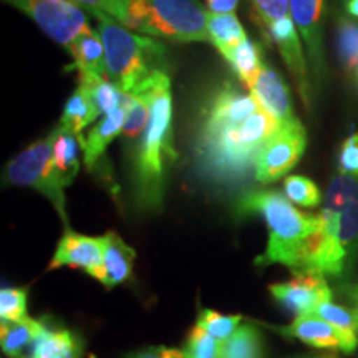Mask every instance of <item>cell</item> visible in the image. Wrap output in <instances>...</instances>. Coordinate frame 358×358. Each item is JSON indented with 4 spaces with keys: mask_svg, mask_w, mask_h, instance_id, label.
<instances>
[{
    "mask_svg": "<svg viewBox=\"0 0 358 358\" xmlns=\"http://www.w3.org/2000/svg\"><path fill=\"white\" fill-rule=\"evenodd\" d=\"M338 168L340 173L358 178V131L352 133L343 141L342 150H340Z\"/></svg>",
    "mask_w": 358,
    "mask_h": 358,
    "instance_id": "obj_34",
    "label": "cell"
},
{
    "mask_svg": "<svg viewBox=\"0 0 358 358\" xmlns=\"http://www.w3.org/2000/svg\"><path fill=\"white\" fill-rule=\"evenodd\" d=\"M306 148L307 133L302 123L297 118L282 123L254 161L256 179L261 185L277 181L299 163Z\"/></svg>",
    "mask_w": 358,
    "mask_h": 358,
    "instance_id": "obj_9",
    "label": "cell"
},
{
    "mask_svg": "<svg viewBox=\"0 0 358 358\" xmlns=\"http://www.w3.org/2000/svg\"><path fill=\"white\" fill-rule=\"evenodd\" d=\"M222 343L196 325L187 335L182 358H219Z\"/></svg>",
    "mask_w": 358,
    "mask_h": 358,
    "instance_id": "obj_30",
    "label": "cell"
},
{
    "mask_svg": "<svg viewBox=\"0 0 358 358\" xmlns=\"http://www.w3.org/2000/svg\"><path fill=\"white\" fill-rule=\"evenodd\" d=\"M241 315H222V313L209 310V308H203L199 312L196 325L206 330L209 335H213L214 338H217L219 342L224 343L226 340H229L237 329L241 327Z\"/></svg>",
    "mask_w": 358,
    "mask_h": 358,
    "instance_id": "obj_28",
    "label": "cell"
},
{
    "mask_svg": "<svg viewBox=\"0 0 358 358\" xmlns=\"http://www.w3.org/2000/svg\"><path fill=\"white\" fill-rule=\"evenodd\" d=\"M272 297L295 315H312L322 303L332 302V289L324 275L315 272H294L287 282L272 284Z\"/></svg>",
    "mask_w": 358,
    "mask_h": 358,
    "instance_id": "obj_10",
    "label": "cell"
},
{
    "mask_svg": "<svg viewBox=\"0 0 358 358\" xmlns=\"http://www.w3.org/2000/svg\"><path fill=\"white\" fill-rule=\"evenodd\" d=\"M27 297L29 290L17 287H3L0 290V320L2 324H12L25 319Z\"/></svg>",
    "mask_w": 358,
    "mask_h": 358,
    "instance_id": "obj_32",
    "label": "cell"
},
{
    "mask_svg": "<svg viewBox=\"0 0 358 358\" xmlns=\"http://www.w3.org/2000/svg\"><path fill=\"white\" fill-rule=\"evenodd\" d=\"M118 22L174 42H209L208 12L199 0H124Z\"/></svg>",
    "mask_w": 358,
    "mask_h": 358,
    "instance_id": "obj_6",
    "label": "cell"
},
{
    "mask_svg": "<svg viewBox=\"0 0 358 358\" xmlns=\"http://www.w3.org/2000/svg\"><path fill=\"white\" fill-rule=\"evenodd\" d=\"M236 211L241 216L259 214L266 221L267 248L256 259V266L282 264L292 272L301 271L308 245L320 231L319 214L299 211L289 198L277 191L245 192Z\"/></svg>",
    "mask_w": 358,
    "mask_h": 358,
    "instance_id": "obj_4",
    "label": "cell"
},
{
    "mask_svg": "<svg viewBox=\"0 0 358 358\" xmlns=\"http://www.w3.org/2000/svg\"><path fill=\"white\" fill-rule=\"evenodd\" d=\"M219 358H266L264 338L257 327L245 324L222 343Z\"/></svg>",
    "mask_w": 358,
    "mask_h": 358,
    "instance_id": "obj_25",
    "label": "cell"
},
{
    "mask_svg": "<svg viewBox=\"0 0 358 358\" xmlns=\"http://www.w3.org/2000/svg\"><path fill=\"white\" fill-rule=\"evenodd\" d=\"M319 217L320 231L299 272L347 279L358 259V178L343 173L332 178Z\"/></svg>",
    "mask_w": 358,
    "mask_h": 358,
    "instance_id": "obj_1",
    "label": "cell"
},
{
    "mask_svg": "<svg viewBox=\"0 0 358 358\" xmlns=\"http://www.w3.org/2000/svg\"><path fill=\"white\" fill-rule=\"evenodd\" d=\"M127 358H182V352L164 345H150L128 353Z\"/></svg>",
    "mask_w": 358,
    "mask_h": 358,
    "instance_id": "obj_35",
    "label": "cell"
},
{
    "mask_svg": "<svg viewBox=\"0 0 358 358\" xmlns=\"http://www.w3.org/2000/svg\"><path fill=\"white\" fill-rule=\"evenodd\" d=\"M101 241L105 254V279L101 284L106 289H113L131 275L136 252L115 231L106 232Z\"/></svg>",
    "mask_w": 358,
    "mask_h": 358,
    "instance_id": "obj_18",
    "label": "cell"
},
{
    "mask_svg": "<svg viewBox=\"0 0 358 358\" xmlns=\"http://www.w3.org/2000/svg\"><path fill=\"white\" fill-rule=\"evenodd\" d=\"M47 330L42 322L25 317L19 322L12 324H2L0 330V343H2V352L8 358H27V350L34 348L37 340Z\"/></svg>",
    "mask_w": 358,
    "mask_h": 358,
    "instance_id": "obj_19",
    "label": "cell"
},
{
    "mask_svg": "<svg viewBox=\"0 0 358 358\" xmlns=\"http://www.w3.org/2000/svg\"><path fill=\"white\" fill-rule=\"evenodd\" d=\"M285 196L292 203L303 206V208H315L320 204L322 192L319 186L306 176H289L284 181Z\"/></svg>",
    "mask_w": 358,
    "mask_h": 358,
    "instance_id": "obj_29",
    "label": "cell"
},
{
    "mask_svg": "<svg viewBox=\"0 0 358 358\" xmlns=\"http://www.w3.org/2000/svg\"><path fill=\"white\" fill-rule=\"evenodd\" d=\"M174 159L171 82L166 71H158L151 77V118L134 156L133 186L138 209L156 213L163 208L168 171Z\"/></svg>",
    "mask_w": 358,
    "mask_h": 358,
    "instance_id": "obj_3",
    "label": "cell"
},
{
    "mask_svg": "<svg viewBox=\"0 0 358 358\" xmlns=\"http://www.w3.org/2000/svg\"><path fill=\"white\" fill-rule=\"evenodd\" d=\"M261 25L272 24L285 17H292L289 0H252Z\"/></svg>",
    "mask_w": 358,
    "mask_h": 358,
    "instance_id": "obj_33",
    "label": "cell"
},
{
    "mask_svg": "<svg viewBox=\"0 0 358 358\" xmlns=\"http://www.w3.org/2000/svg\"><path fill=\"white\" fill-rule=\"evenodd\" d=\"M337 47L342 65L348 71L358 70V24L348 19L337 22Z\"/></svg>",
    "mask_w": 358,
    "mask_h": 358,
    "instance_id": "obj_27",
    "label": "cell"
},
{
    "mask_svg": "<svg viewBox=\"0 0 358 358\" xmlns=\"http://www.w3.org/2000/svg\"><path fill=\"white\" fill-rule=\"evenodd\" d=\"M313 358V357H312ZM320 358H327V357H320Z\"/></svg>",
    "mask_w": 358,
    "mask_h": 358,
    "instance_id": "obj_41",
    "label": "cell"
},
{
    "mask_svg": "<svg viewBox=\"0 0 358 358\" xmlns=\"http://www.w3.org/2000/svg\"><path fill=\"white\" fill-rule=\"evenodd\" d=\"M206 6L211 13H234L239 0H206Z\"/></svg>",
    "mask_w": 358,
    "mask_h": 358,
    "instance_id": "obj_37",
    "label": "cell"
},
{
    "mask_svg": "<svg viewBox=\"0 0 358 358\" xmlns=\"http://www.w3.org/2000/svg\"><path fill=\"white\" fill-rule=\"evenodd\" d=\"M352 295H353V297H355V301H357V303H358V285H357V287H353Z\"/></svg>",
    "mask_w": 358,
    "mask_h": 358,
    "instance_id": "obj_39",
    "label": "cell"
},
{
    "mask_svg": "<svg viewBox=\"0 0 358 358\" xmlns=\"http://www.w3.org/2000/svg\"><path fill=\"white\" fill-rule=\"evenodd\" d=\"M262 27L267 30L268 38L272 40V43L275 45L277 50L285 60L290 75L297 83L303 105L308 108V105H310V83H308L307 64L297 25L294 24L292 17H285V19L272 22V24H264Z\"/></svg>",
    "mask_w": 358,
    "mask_h": 358,
    "instance_id": "obj_13",
    "label": "cell"
},
{
    "mask_svg": "<svg viewBox=\"0 0 358 358\" xmlns=\"http://www.w3.org/2000/svg\"><path fill=\"white\" fill-rule=\"evenodd\" d=\"M128 108H116L111 113L105 115L95 127L90 129L87 138L80 143L83 151V163L88 169L95 168L98 159L101 158L111 141L123 131L124 118Z\"/></svg>",
    "mask_w": 358,
    "mask_h": 358,
    "instance_id": "obj_17",
    "label": "cell"
},
{
    "mask_svg": "<svg viewBox=\"0 0 358 358\" xmlns=\"http://www.w3.org/2000/svg\"><path fill=\"white\" fill-rule=\"evenodd\" d=\"M248 87L250 95L267 113H271L279 122H292L295 120L292 100H290L289 88L280 78V75L271 66L264 64L256 75L249 80Z\"/></svg>",
    "mask_w": 358,
    "mask_h": 358,
    "instance_id": "obj_15",
    "label": "cell"
},
{
    "mask_svg": "<svg viewBox=\"0 0 358 358\" xmlns=\"http://www.w3.org/2000/svg\"><path fill=\"white\" fill-rule=\"evenodd\" d=\"M313 315L320 317L322 320L329 322L343 332L358 335V308L325 302L313 312Z\"/></svg>",
    "mask_w": 358,
    "mask_h": 358,
    "instance_id": "obj_31",
    "label": "cell"
},
{
    "mask_svg": "<svg viewBox=\"0 0 358 358\" xmlns=\"http://www.w3.org/2000/svg\"><path fill=\"white\" fill-rule=\"evenodd\" d=\"M129 95L133 96V100L127 111L122 134L128 141H134L143 136L151 118V78Z\"/></svg>",
    "mask_w": 358,
    "mask_h": 358,
    "instance_id": "obj_24",
    "label": "cell"
},
{
    "mask_svg": "<svg viewBox=\"0 0 358 358\" xmlns=\"http://www.w3.org/2000/svg\"><path fill=\"white\" fill-rule=\"evenodd\" d=\"M53 134H55V145H53L55 169L62 186L66 187L73 182V179L78 173L80 141L70 129H66L64 127V124H58V127L53 129Z\"/></svg>",
    "mask_w": 358,
    "mask_h": 358,
    "instance_id": "obj_20",
    "label": "cell"
},
{
    "mask_svg": "<svg viewBox=\"0 0 358 358\" xmlns=\"http://www.w3.org/2000/svg\"><path fill=\"white\" fill-rule=\"evenodd\" d=\"M290 13L299 34L306 42L308 62L315 77L324 70V53H322V22H324L325 0H289Z\"/></svg>",
    "mask_w": 358,
    "mask_h": 358,
    "instance_id": "obj_14",
    "label": "cell"
},
{
    "mask_svg": "<svg viewBox=\"0 0 358 358\" xmlns=\"http://www.w3.org/2000/svg\"><path fill=\"white\" fill-rule=\"evenodd\" d=\"M280 124L264 108L244 122L203 118L196 146L201 168L216 181H241L254 168L259 151Z\"/></svg>",
    "mask_w": 358,
    "mask_h": 358,
    "instance_id": "obj_2",
    "label": "cell"
},
{
    "mask_svg": "<svg viewBox=\"0 0 358 358\" xmlns=\"http://www.w3.org/2000/svg\"><path fill=\"white\" fill-rule=\"evenodd\" d=\"M222 57L229 62L234 73L243 80L245 85L249 83V80L252 78L259 71V69L264 65L261 47L249 38L243 40V42L236 45L234 48L227 50Z\"/></svg>",
    "mask_w": 358,
    "mask_h": 358,
    "instance_id": "obj_26",
    "label": "cell"
},
{
    "mask_svg": "<svg viewBox=\"0 0 358 358\" xmlns=\"http://www.w3.org/2000/svg\"><path fill=\"white\" fill-rule=\"evenodd\" d=\"M83 347L70 330H45L37 340L30 358H82Z\"/></svg>",
    "mask_w": 358,
    "mask_h": 358,
    "instance_id": "obj_22",
    "label": "cell"
},
{
    "mask_svg": "<svg viewBox=\"0 0 358 358\" xmlns=\"http://www.w3.org/2000/svg\"><path fill=\"white\" fill-rule=\"evenodd\" d=\"M208 35L209 42L221 52V55L248 38L236 13L208 12Z\"/></svg>",
    "mask_w": 358,
    "mask_h": 358,
    "instance_id": "obj_23",
    "label": "cell"
},
{
    "mask_svg": "<svg viewBox=\"0 0 358 358\" xmlns=\"http://www.w3.org/2000/svg\"><path fill=\"white\" fill-rule=\"evenodd\" d=\"M275 332L292 337L315 348H330L352 353L358 347V335L343 332L317 315H299L290 325L275 327Z\"/></svg>",
    "mask_w": 358,
    "mask_h": 358,
    "instance_id": "obj_12",
    "label": "cell"
},
{
    "mask_svg": "<svg viewBox=\"0 0 358 358\" xmlns=\"http://www.w3.org/2000/svg\"><path fill=\"white\" fill-rule=\"evenodd\" d=\"M32 19L57 43L69 48L92 32L83 6L73 0H6Z\"/></svg>",
    "mask_w": 358,
    "mask_h": 358,
    "instance_id": "obj_8",
    "label": "cell"
},
{
    "mask_svg": "<svg viewBox=\"0 0 358 358\" xmlns=\"http://www.w3.org/2000/svg\"><path fill=\"white\" fill-rule=\"evenodd\" d=\"M98 116H100V113H98L95 101H93L92 92L87 87H83V85H80L77 92L66 101L60 124H64L66 129H70L78 138V141L82 143L85 140L83 129L93 120H96Z\"/></svg>",
    "mask_w": 358,
    "mask_h": 358,
    "instance_id": "obj_21",
    "label": "cell"
},
{
    "mask_svg": "<svg viewBox=\"0 0 358 358\" xmlns=\"http://www.w3.org/2000/svg\"><path fill=\"white\" fill-rule=\"evenodd\" d=\"M340 2H343V3H347V2H348V0H340Z\"/></svg>",
    "mask_w": 358,
    "mask_h": 358,
    "instance_id": "obj_40",
    "label": "cell"
},
{
    "mask_svg": "<svg viewBox=\"0 0 358 358\" xmlns=\"http://www.w3.org/2000/svg\"><path fill=\"white\" fill-rule=\"evenodd\" d=\"M98 20L105 47L108 78L124 93H133L158 71H164V45L129 30L108 13L88 8Z\"/></svg>",
    "mask_w": 358,
    "mask_h": 358,
    "instance_id": "obj_5",
    "label": "cell"
},
{
    "mask_svg": "<svg viewBox=\"0 0 358 358\" xmlns=\"http://www.w3.org/2000/svg\"><path fill=\"white\" fill-rule=\"evenodd\" d=\"M345 10L348 15L358 19V0H348V2L345 3Z\"/></svg>",
    "mask_w": 358,
    "mask_h": 358,
    "instance_id": "obj_38",
    "label": "cell"
},
{
    "mask_svg": "<svg viewBox=\"0 0 358 358\" xmlns=\"http://www.w3.org/2000/svg\"><path fill=\"white\" fill-rule=\"evenodd\" d=\"M82 268L90 277L103 282L105 279V254H103L101 237H90L65 229L58 241L57 250L48 268L60 267Z\"/></svg>",
    "mask_w": 358,
    "mask_h": 358,
    "instance_id": "obj_11",
    "label": "cell"
},
{
    "mask_svg": "<svg viewBox=\"0 0 358 358\" xmlns=\"http://www.w3.org/2000/svg\"><path fill=\"white\" fill-rule=\"evenodd\" d=\"M69 50L73 57L71 69L78 71L80 83H93L98 80L108 78L106 70L105 47H103L101 37L96 32H88L80 37Z\"/></svg>",
    "mask_w": 358,
    "mask_h": 358,
    "instance_id": "obj_16",
    "label": "cell"
},
{
    "mask_svg": "<svg viewBox=\"0 0 358 358\" xmlns=\"http://www.w3.org/2000/svg\"><path fill=\"white\" fill-rule=\"evenodd\" d=\"M73 2L87 7V10L88 8H95V10H101L105 13H108V15H111L113 19L118 20L120 13H122L124 0H73Z\"/></svg>",
    "mask_w": 358,
    "mask_h": 358,
    "instance_id": "obj_36",
    "label": "cell"
},
{
    "mask_svg": "<svg viewBox=\"0 0 358 358\" xmlns=\"http://www.w3.org/2000/svg\"><path fill=\"white\" fill-rule=\"evenodd\" d=\"M55 134L53 131L47 138L32 143L27 150L13 158L6 168V179L8 185L34 187L50 199L60 214L65 229H69L65 211V194L55 169V156H53Z\"/></svg>",
    "mask_w": 358,
    "mask_h": 358,
    "instance_id": "obj_7",
    "label": "cell"
}]
</instances>
